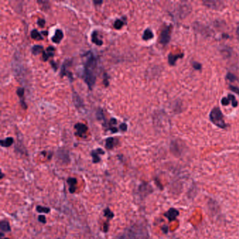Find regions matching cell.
Segmentation results:
<instances>
[{
  "instance_id": "6",
  "label": "cell",
  "mask_w": 239,
  "mask_h": 239,
  "mask_svg": "<svg viewBox=\"0 0 239 239\" xmlns=\"http://www.w3.org/2000/svg\"><path fill=\"white\" fill-rule=\"evenodd\" d=\"M67 184L69 185V191L71 194H74L76 191V185L77 184V180L76 178H69L67 180Z\"/></svg>"
},
{
  "instance_id": "8",
  "label": "cell",
  "mask_w": 239,
  "mask_h": 239,
  "mask_svg": "<svg viewBox=\"0 0 239 239\" xmlns=\"http://www.w3.org/2000/svg\"><path fill=\"white\" fill-rule=\"evenodd\" d=\"M58 158H59L60 159H61L62 161H63L65 163H68L69 161H70L68 152H67L66 150H64V149H60L58 152Z\"/></svg>"
},
{
  "instance_id": "27",
  "label": "cell",
  "mask_w": 239,
  "mask_h": 239,
  "mask_svg": "<svg viewBox=\"0 0 239 239\" xmlns=\"http://www.w3.org/2000/svg\"><path fill=\"white\" fill-rule=\"evenodd\" d=\"M191 65H192V67H194L195 70H199L201 69V64L198 63V62H196V61H193L192 63H191Z\"/></svg>"
},
{
  "instance_id": "29",
  "label": "cell",
  "mask_w": 239,
  "mask_h": 239,
  "mask_svg": "<svg viewBox=\"0 0 239 239\" xmlns=\"http://www.w3.org/2000/svg\"><path fill=\"white\" fill-rule=\"evenodd\" d=\"M38 220L43 224H45L46 222V220L44 215H39V218H38Z\"/></svg>"
},
{
  "instance_id": "31",
  "label": "cell",
  "mask_w": 239,
  "mask_h": 239,
  "mask_svg": "<svg viewBox=\"0 0 239 239\" xmlns=\"http://www.w3.org/2000/svg\"><path fill=\"white\" fill-rule=\"evenodd\" d=\"M17 94L20 96V97H22V96H23V94H24V89L22 88H18L17 90Z\"/></svg>"
},
{
  "instance_id": "1",
  "label": "cell",
  "mask_w": 239,
  "mask_h": 239,
  "mask_svg": "<svg viewBox=\"0 0 239 239\" xmlns=\"http://www.w3.org/2000/svg\"><path fill=\"white\" fill-rule=\"evenodd\" d=\"M210 119L213 123H214L216 126L220 128L224 129L227 126V124L225 123V121H224L223 114L219 107H215L211 110L210 113Z\"/></svg>"
},
{
  "instance_id": "15",
  "label": "cell",
  "mask_w": 239,
  "mask_h": 239,
  "mask_svg": "<svg viewBox=\"0 0 239 239\" xmlns=\"http://www.w3.org/2000/svg\"><path fill=\"white\" fill-rule=\"evenodd\" d=\"M154 37V34H153L152 31H151L150 29H147L145 32H144L143 36H142V39L144 40H149L152 39Z\"/></svg>"
},
{
  "instance_id": "10",
  "label": "cell",
  "mask_w": 239,
  "mask_h": 239,
  "mask_svg": "<svg viewBox=\"0 0 239 239\" xmlns=\"http://www.w3.org/2000/svg\"><path fill=\"white\" fill-rule=\"evenodd\" d=\"M204 4L212 9H219L221 6L222 3L218 1H204Z\"/></svg>"
},
{
  "instance_id": "25",
  "label": "cell",
  "mask_w": 239,
  "mask_h": 239,
  "mask_svg": "<svg viewBox=\"0 0 239 239\" xmlns=\"http://www.w3.org/2000/svg\"><path fill=\"white\" fill-rule=\"evenodd\" d=\"M227 79L231 81H235L238 80V78L234 74H231V73H228L227 74Z\"/></svg>"
},
{
  "instance_id": "7",
  "label": "cell",
  "mask_w": 239,
  "mask_h": 239,
  "mask_svg": "<svg viewBox=\"0 0 239 239\" xmlns=\"http://www.w3.org/2000/svg\"><path fill=\"white\" fill-rule=\"evenodd\" d=\"M183 54H170L168 55V63L171 65H176L177 61L180 58H183Z\"/></svg>"
},
{
  "instance_id": "35",
  "label": "cell",
  "mask_w": 239,
  "mask_h": 239,
  "mask_svg": "<svg viewBox=\"0 0 239 239\" xmlns=\"http://www.w3.org/2000/svg\"><path fill=\"white\" fill-rule=\"evenodd\" d=\"M94 3H95V4H102V3H103V1H95Z\"/></svg>"
},
{
  "instance_id": "13",
  "label": "cell",
  "mask_w": 239,
  "mask_h": 239,
  "mask_svg": "<svg viewBox=\"0 0 239 239\" xmlns=\"http://www.w3.org/2000/svg\"><path fill=\"white\" fill-rule=\"evenodd\" d=\"M63 37V33L61 30H57L56 31L54 36L52 37V41L54 43L58 44L61 42V41Z\"/></svg>"
},
{
  "instance_id": "36",
  "label": "cell",
  "mask_w": 239,
  "mask_h": 239,
  "mask_svg": "<svg viewBox=\"0 0 239 239\" xmlns=\"http://www.w3.org/2000/svg\"><path fill=\"white\" fill-rule=\"evenodd\" d=\"M1 239H9V238H1Z\"/></svg>"
},
{
  "instance_id": "22",
  "label": "cell",
  "mask_w": 239,
  "mask_h": 239,
  "mask_svg": "<svg viewBox=\"0 0 239 239\" xmlns=\"http://www.w3.org/2000/svg\"><path fill=\"white\" fill-rule=\"evenodd\" d=\"M227 98H229V100H230V103H231V105H232V106L233 107H236L237 106H238V102H237V100L234 96H233V95H231V94H229V96H228Z\"/></svg>"
},
{
  "instance_id": "11",
  "label": "cell",
  "mask_w": 239,
  "mask_h": 239,
  "mask_svg": "<svg viewBox=\"0 0 239 239\" xmlns=\"http://www.w3.org/2000/svg\"><path fill=\"white\" fill-rule=\"evenodd\" d=\"M104 151L102 150V149H98L96 151H93L92 152H91V156H92L93 157V163H97L98 162L100 161V158L99 157V156H98V154H104Z\"/></svg>"
},
{
  "instance_id": "30",
  "label": "cell",
  "mask_w": 239,
  "mask_h": 239,
  "mask_svg": "<svg viewBox=\"0 0 239 239\" xmlns=\"http://www.w3.org/2000/svg\"><path fill=\"white\" fill-rule=\"evenodd\" d=\"M37 23H38V25H39V26H40L41 27H43L45 25V21L44 19H41V18H39V19L38 20Z\"/></svg>"
},
{
  "instance_id": "17",
  "label": "cell",
  "mask_w": 239,
  "mask_h": 239,
  "mask_svg": "<svg viewBox=\"0 0 239 239\" xmlns=\"http://www.w3.org/2000/svg\"><path fill=\"white\" fill-rule=\"evenodd\" d=\"M14 142V139L12 138H7L6 140H1V145L4 147H9Z\"/></svg>"
},
{
  "instance_id": "20",
  "label": "cell",
  "mask_w": 239,
  "mask_h": 239,
  "mask_svg": "<svg viewBox=\"0 0 239 239\" xmlns=\"http://www.w3.org/2000/svg\"><path fill=\"white\" fill-rule=\"evenodd\" d=\"M104 214H105V216L109 220H111L114 218V213H113L112 211L110 210V209L109 208H107L105 209L104 210Z\"/></svg>"
},
{
  "instance_id": "37",
  "label": "cell",
  "mask_w": 239,
  "mask_h": 239,
  "mask_svg": "<svg viewBox=\"0 0 239 239\" xmlns=\"http://www.w3.org/2000/svg\"><path fill=\"white\" fill-rule=\"evenodd\" d=\"M58 239H61V238H58Z\"/></svg>"
},
{
  "instance_id": "9",
  "label": "cell",
  "mask_w": 239,
  "mask_h": 239,
  "mask_svg": "<svg viewBox=\"0 0 239 239\" xmlns=\"http://www.w3.org/2000/svg\"><path fill=\"white\" fill-rule=\"evenodd\" d=\"M151 188L152 187L147 183H143L140 186L139 191L142 193V194L147 195L152 191V189H151Z\"/></svg>"
},
{
  "instance_id": "5",
  "label": "cell",
  "mask_w": 239,
  "mask_h": 239,
  "mask_svg": "<svg viewBox=\"0 0 239 239\" xmlns=\"http://www.w3.org/2000/svg\"><path fill=\"white\" fill-rule=\"evenodd\" d=\"M75 129L76 131V134L79 137H83V135H84L88 130V128L85 124L79 123L75 125Z\"/></svg>"
},
{
  "instance_id": "21",
  "label": "cell",
  "mask_w": 239,
  "mask_h": 239,
  "mask_svg": "<svg viewBox=\"0 0 239 239\" xmlns=\"http://www.w3.org/2000/svg\"><path fill=\"white\" fill-rule=\"evenodd\" d=\"M36 211L38 213H49L51 211V209L47 207H43V206L41 205H38L36 207Z\"/></svg>"
},
{
  "instance_id": "4",
  "label": "cell",
  "mask_w": 239,
  "mask_h": 239,
  "mask_svg": "<svg viewBox=\"0 0 239 239\" xmlns=\"http://www.w3.org/2000/svg\"><path fill=\"white\" fill-rule=\"evenodd\" d=\"M179 215V211L176 208H170L166 213H164V216L168 218L170 222H172L175 220Z\"/></svg>"
},
{
  "instance_id": "23",
  "label": "cell",
  "mask_w": 239,
  "mask_h": 239,
  "mask_svg": "<svg viewBox=\"0 0 239 239\" xmlns=\"http://www.w3.org/2000/svg\"><path fill=\"white\" fill-rule=\"evenodd\" d=\"M42 49H43V47L41 46H39V45L34 46L32 47V54H34V55L39 54L40 52H41Z\"/></svg>"
},
{
  "instance_id": "12",
  "label": "cell",
  "mask_w": 239,
  "mask_h": 239,
  "mask_svg": "<svg viewBox=\"0 0 239 239\" xmlns=\"http://www.w3.org/2000/svg\"><path fill=\"white\" fill-rule=\"evenodd\" d=\"M55 49L52 46H49L46 49V52H43V60L44 61H46L49 57H51L54 55Z\"/></svg>"
},
{
  "instance_id": "18",
  "label": "cell",
  "mask_w": 239,
  "mask_h": 239,
  "mask_svg": "<svg viewBox=\"0 0 239 239\" xmlns=\"http://www.w3.org/2000/svg\"><path fill=\"white\" fill-rule=\"evenodd\" d=\"M31 37L36 40H42L43 38L36 30H34L31 32Z\"/></svg>"
},
{
  "instance_id": "32",
  "label": "cell",
  "mask_w": 239,
  "mask_h": 239,
  "mask_svg": "<svg viewBox=\"0 0 239 239\" xmlns=\"http://www.w3.org/2000/svg\"><path fill=\"white\" fill-rule=\"evenodd\" d=\"M120 128H121L122 131H126L127 130V125L126 123H121V125H120Z\"/></svg>"
},
{
  "instance_id": "14",
  "label": "cell",
  "mask_w": 239,
  "mask_h": 239,
  "mask_svg": "<svg viewBox=\"0 0 239 239\" xmlns=\"http://www.w3.org/2000/svg\"><path fill=\"white\" fill-rule=\"evenodd\" d=\"M0 229H1V231H4V232H10L11 231L9 223L6 220H2L0 222Z\"/></svg>"
},
{
  "instance_id": "24",
  "label": "cell",
  "mask_w": 239,
  "mask_h": 239,
  "mask_svg": "<svg viewBox=\"0 0 239 239\" xmlns=\"http://www.w3.org/2000/svg\"><path fill=\"white\" fill-rule=\"evenodd\" d=\"M73 99H74V102L75 103V105L76 106H81V105H83V103H82V100L80 99L79 96H78L77 94L74 93V96H73Z\"/></svg>"
},
{
  "instance_id": "33",
  "label": "cell",
  "mask_w": 239,
  "mask_h": 239,
  "mask_svg": "<svg viewBox=\"0 0 239 239\" xmlns=\"http://www.w3.org/2000/svg\"><path fill=\"white\" fill-rule=\"evenodd\" d=\"M107 231H108V224L105 223V225H104V231H105V232H107Z\"/></svg>"
},
{
  "instance_id": "3",
  "label": "cell",
  "mask_w": 239,
  "mask_h": 239,
  "mask_svg": "<svg viewBox=\"0 0 239 239\" xmlns=\"http://www.w3.org/2000/svg\"><path fill=\"white\" fill-rule=\"evenodd\" d=\"M84 80L86 83L88 85L89 88H92L96 82V76L92 72V69L86 67L84 72Z\"/></svg>"
},
{
  "instance_id": "16",
  "label": "cell",
  "mask_w": 239,
  "mask_h": 239,
  "mask_svg": "<svg viewBox=\"0 0 239 239\" xmlns=\"http://www.w3.org/2000/svg\"><path fill=\"white\" fill-rule=\"evenodd\" d=\"M91 39H92L93 42L94 44H97L98 46H101L102 44H103V41H102V40H100L98 38V32H96V31H95V32H93L92 36H91Z\"/></svg>"
},
{
  "instance_id": "34",
  "label": "cell",
  "mask_w": 239,
  "mask_h": 239,
  "mask_svg": "<svg viewBox=\"0 0 239 239\" xmlns=\"http://www.w3.org/2000/svg\"><path fill=\"white\" fill-rule=\"evenodd\" d=\"M163 230V232L165 233H166L167 232H168V227H166V228H163V229H162Z\"/></svg>"
},
{
  "instance_id": "19",
  "label": "cell",
  "mask_w": 239,
  "mask_h": 239,
  "mask_svg": "<svg viewBox=\"0 0 239 239\" xmlns=\"http://www.w3.org/2000/svg\"><path fill=\"white\" fill-rule=\"evenodd\" d=\"M114 147V138H109L106 140V144H105V147L107 149H112Z\"/></svg>"
},
{
  "instance_id": "26",
  "label": "cell",
  "mask_w": 239,
  "mask_h": 239,
  "mask_svg": "<svg viewBox=\"0 0 239 239\" xmlns=\"http://www.w3.org/2000/svg\"><path fill=\"white\" fill-rule=\"evenodd\" d=\"M123 21H121V20H116L114 24V26L116 29H120L122 26H123Z\"/></svg>"
},
{
  "instance_id": "28",
  "label": "cell",
  "mask_w": 239,
  "mask_h": 239,
  "mask_svg": "<svg viewBox=\"0 0 239 239\" xmlns=\"http://www.w3.org/2000/svg\"><path fill=\"white\" fill-rule=\"evenodd\" d=\"M229 88L231 89V91H232L234 93H236L239 95V88H238V87L234 86H232V85H230L229 86Z\"/></svg>"
},
{
  "instance_id": "2",
  "label": "cell",
  "mask_w": 239,
  "mask_h": 239,
  "mask_svg": "<svg viewBox=\"0 0 239 239\" xmlns=\"http://www.w3.org/2000/svg\"><path fill=\"white\" fill-rule=\"evenodd\" d=\"M171 25H168L163 29V30L161 32L159 36V41L162 44L166 45L171 40Z\"/></svg>"
}]
</instances>
